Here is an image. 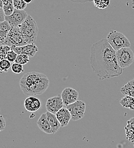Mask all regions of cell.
Masks as SVG:
<instances>
[{"label": "cell", "instance_id": "obj_1", "mask_svg": "<svg viewBox=\"0 0 134 148\" xmlns=\"http://www.w3.org/2000/svg\"><path fill=\"white\" fill-rule=\"evenodd\" d=\"M90 63L93 71L101 80L119 76L123 73V69L118 61L116 51L106 39H102L92 45Z\"/></svg>", "mask_w": 134, "mask_h": 148}, {"label": "cell", "instance_id": "obj_2", "mask_svg": "<svg viewBox=\"0 0 134 148\" xmlns=\"http://www.w3.org/2000/svg\"><path fill=\"white\" fill-rule=\"evenodd\" d=\"M19 87L23 93L27 96L41 95L48 88L50 81L45 74L30 72L24 74L19 82Z\"/></svg>", "mask_w": 134, "mask_h": 148}, {"label": "cell", "instance_id": "obj_3", "mask_svg": "<svg viewBox=\"0 0 134 148\" xmlns=\"http://www.w3.org/2000/svg\"><path fill=\"white\" fill-rule=\"evenodd\" d=\"M18 28L27 45L35 43L37 38L38 29L36 21L33 17L29 15L26 19L18 26Z\"/></svg>", "mask_w": 134, "mask_h": 148}, {"label": "cell", "instance_id": "obj_4", "mask_svg": "<svg viewBox=\"0 0 134 148\" xmlns=\"http://www.w3.org/2000/svg\"><path fill=\"white\" fill-rule=\"evenodd\" d=\"M106 39L115 51L131 47V43L129 39L123 33L116 30H111L107 36Z\"/></svg>", "mask_w": 134, "mask_h": 148}, {"label": "cell", "instance_id": "obj_5", "mask_svg": "<svg viewBox=\"0 0 134 148\" xmlns=\"http://www.w3.org/2000/svg\"><path fill=\"white\" fill-rule=\"evenodd\" d=\"M27 45L23 36L17 27H12L7 38L1 42V46L6 45L11 47H19Z\"/></svg>", "mask_w": 134, "mask_h": 148}, {"label": "cell", "instance_id": "obj_6", "mask_svg": "<svg viewBox=\"0 0 134 148\" xmlns=\"http://www.w3.org/2000/svg\"><path fill=\"white\" fill-rule=\"evenodd\" d=\"M116 56L119 64L123 69L129 67L134 62V52L130 47H124L116 51Z\"/></svg>", "mask_w": 134, "mask_h": 148}, {"label": "cell", "instance_id": "obj_7", "mask_svg": "<svg viewBox=\"0 0 134 148\" xmlns=\"http://www.w3.org/2000/svg\"><path fill=\"white\" fill-rule=\"evenodd\" d=\"M70 111L71 115V120L78 121L83 118L86 108L85 101L78 100L76 103L66 107Z\"/></svg>", "mask_w": 134, "mask_h": 148}, {"label": "cell", "instance_id": "obj_8", "mask_svg": "<svg viewBox=\"0 0 134 148\" xmlns=\"http://www.w3.org/2000/svg\"><path fill=\"white\" fill-rule=\"evenodd\" d=\"M29 15L25 10H19L16 9L13 13L10 16H6V21L12 27H17L21 25L28 17Z\"/></svg>", "mask_w": 134, "mask_h": 148}, {"label": "cell", "instance_id": "obj_9", "mask_svg": "<svg viewBox=\"0 0 134 148\" xmlns=\"http://www.w3.org/2000/svg\"><path fill=\"white\" fill-rule=\"evenodd\" d=\"M60 96L64 106L66 107L78 101L79 97V93L73 88L66 87L62 91Z\"/></svg>", "mask_w": 134, "mask_h": 148}, {"label": "cell", "instance_id": "obj_10", "mask_svg": "<svg viewBox=\"0 0 134 148\" xmlns=\"http://www.w3.org/2000/svg\"><path fill=\"white\" fill-rule=\"evenodd\" d=\"M63 102L61 96L58 95L48 99L46 103V108L47 112L56 114L58 111L63 108Z\"/></svg>", "mask_w": 134, "mask_h": 148}, {"label": "cell", "instance_id": "obj_11", "mask_svg": "<svg viewBox=\"0 0 134 148\" xmlns=\"http://www.w3.org/2000/svg\"><path fill=\"white\" fill-rule=\"evenodd\" d=\"M12 49L14 50L18 55L25 54L29 57H33L38 51V48L35 43L27 44L19 47H13Z\"/></svg>", "mask_w": 134, "mask_h": 148}, {"label": "cell", "instance_id": "obj_12", "mask_svg": "<svg viewBox=\"0 0 134 148\" xmlns=\"http://www.w3.org/2000/svg\"><path fill=\"white\" fill-rule=\"evenodd\" d=\"M24 106L26 111L34 112L38 111L42 107V103L38 98L34 96H29L25 99Z\"/></svg>", "mask_w": 134, "mask_h": 148}, {"label": "cell", "instance_id": "obj_13", "mask_svg": "<svg viewBox=\"0 0 134 148\" xmlns=\"http://www.w3.org/2000/svg\"><path fill=\"white\" fill-rule=\"evenodd\" d=\"M56 115L62 127H67L71 119V113L66 107L62 108L58 112Z\"/></svg>", "mask_w": 134, "mask_h": 148}, {"label": "cell", "instance_id": "obj_14", "mask_svg": "<svg viewBox=\"0 0 134 148\" xmlns=\"http://www.w3.org/2000/svg\"><path fill=\"white\" fill-rule=\"evenodd\" d=\"M37 125L38 127L40 130H41L42 132H45L46 134H54L52 129L50 125V124L49 123V121L47 118V114L46 112L42 113L37 122Z\"/></svg>", "mask_w": 134, "mask_h": 148}, {"label": "cell", "instance_id": "obj_15", "mask_svg": "<svg viewBox=\"0 0 134 148\" xmlns=\"http://www.w3.org/2000/svg\"><path fill=\"white\" fill-rule=\"evenodd\" d=\"M46 114H47V118L50 124V125L52 129L54 134H55L59 130L60 128L62 127L61 125L59 122L57 118V116L55 114L49 112H47Z\"/></svg>", "mask_w": 134, "mask_h": 148}, {"label": "cell", "instance_id": "obj_16", "mask_svg": "<svg viewBox=\"0 0 134 148\" xmlns=\"http://www.w3.org/2000/svg\"><path fill=\"white\" fill-rule=\"evenodd\" d=\"M125 130L127 139L134 144V117L127 121Z\"/></svg>", "mask_w": 134, "mask_h": 148}, {"label": "cell", "instance_id": "obj_17", "mask_svg": "<svg viewBox=\"0 0 134 148\" xmlns=\"http://www.w3.org/2000/svg\"><path fill=\"white\" fill-rule=\"evenodd\" d=\"M12 28V26L6 21L0 23V43L7 38Z\"/></svg>", "mask_w": 134, "mask_h": 148}, {"label": "cell", "instance_id": "obj_18", "mask_svg": "<svg viewBox=\"0 0 134 148\" xmlns=\"http://www.w3.org/2000/svg\"><path fill=\"white\" fill-rule=\"evenodd\" d=\"M120 92L124 96H130L134 97V78L120 88Z\"/></svg>", "mask_w": 134, "mask_h": 148}, {"label": "cell", "instance_id": "obj_19", "mask_svg": "<svg viewBox=\"0 0 134 148\" xmlns=\"http://www.w3.org/2000/svg\"><path fill=\"white\" fill-rule=\"evenodd\" d=\"M2 9L6 16H11L15 10L13 5V0H3Z\"/></svg>", "mask_w": 134, "mask_h": 148}, {"label": "cell", "instance_id": "obj_20", "mask_svg": "<svg viewBox=\"0 0 134 148\" xmlns=\"http://www.w3.org/2000/svg\"><path fill=\"white\" fill-rule=\"evenodd\" d=\"M120 104L125 108L134 110V97L130 96H124L120 101Z\"/></svg>", "mask_w": 134, "mask_h": 148}, {"label": "cell", "instance_id": "obj_21", "mask_svg": "<svg viewBox=\"0 0 134 148\" xmlns=\"http://www.w3.org/2000/svg\"><path fill=\"white\" fill-rule=\"evenodd\" d=\"M93 2L96 8L100 9H106L110 4V0H93Z\"/></svg>", "mask_w": 134, "mask_h": 148}, {"label": "cell", "instance_id": "obj_22", "mask_svg": "<svg viewBox=\"0 0 134 148\" xmlns=\"http://www.w3.org/2000/svg\"><path fill=\"white\" fill-rule=\"evenodd\" d=\"M12 67L11 62L8 59H3L0 62V70L1 73H6L8 70Z\"/></svg>", "mask_w": 134, "mask_h": 148}, {"label": "cell", "instance_id": "obj_23", "mask_svg": "<svg viewBox=\"0 0 134 148\" xmlns=\"http://www.w3.org/2000/svg\"><path fill=\"white\" fill-rule=\"evenodd\" d=\"M12 47L6 46V45H3L1 46L0 47V58L1 60L3 59H6L7 58V55L8 53L12 50Z\"/></svg>", "mask_w": 134, "mask_h": 148}, {"label": "cell", "instance_id": "obj_24", "mask_svg": "<svg viewBox=\"0 0 134 148\" xmlns=\"http://www.w3.org/2000/svg\"><path fill=\"white\" fill-rule=\"evenodd\" d=\"M30 57L28 56L25 54H19L17 56V58L15 61L16 63H19L22 65H25L27 63L30 62Z\"/></svg>", "mask_w": 134, "mask_h": 148}, {"label": "cell", "instance_id": "obj_25", "mask_svg": "<svg viewBox=\"0 0 134 148\" xmlns=\"http://www.w3.org/2000/svg\"><path fill=\"white\" fill-rule=\"evenodd\" d=\"M13 5L16 9L24 10L27 7V3L23 0H13Z\"/></svg>", "mask_w": 134, "mask_h": 148}, {"label": "cell", "instance_id": "obj_26", "mask_svg": "<svg viewBox=\"0 0 134 148\" xmlns=\"http://www.w3.org/2000/svg\"><path fill=\"white\" fill-rule=\"evenodd\" d=\"M12 71L14 74H21L24 71L23 66L22 64H20L19 63L14 62L13 64L12 65Z\"/></svg>", "mask_w": 134, "mask_h": 148}, {"label": "cell", "instance_id": "obj_27", "mask_svg": "<svg viewBox=\"0 0 134 148\" xmlns=\"http://www.w3.org/2000/svg\"><path fill=\"white\" fill-rule=\"evenodd\" d=\"M17 56H18V54L14 50H12L8 53V54L7 55L6 59H8L10 62H14L16 61V60L17 58Z\"/></svg>", "mask_w": 134, "mask_h": 148}, {"label": "cell", "instance_id": "obj_28", "mask_svg": "<svg viewBox=\"0 0 134 148\" xmlns=\"http://www.w3.org/2000/svg\"><path fill=\"white\" fill-rule=\"evenodd\" d=\"M6 128V121L2 115L0 116V130L2 131Z\"/></svg>", "mask_w": 134, "mask_h": 148}, {"label": "cell", "instance_id": "obj_29", "mask_svg": "<svg viewBox=\"0 0 134 148\" xmlns=\"http://www.w3.org/2000/svg\"><path fill=\"white\" fill-rule=\"evenodd\" d=\"M5 17H6V16L4 13L3 9L0 8V22H3L5 21Z\"/></svg>", "mask_w": 134, "mask_h": 148}, {"label": "cell", "instance_id": "obj_30", "mask_svg": "<svg viewBox=\"0 0 134 148\" xmlns=\"http://www.w3.org/2000/svg\"><path fill=\"white\" fill-rule=\"evenodd\" d=\"M69 1H71L73 2H75V3H84L86 2L93 1V0H69Z\"/></svg>", "mask_w": 134, "mask_h": 148}, {"label": "cell", "instance_id": "obj_31", "mask_svg": "<svg viewBox=\"0 0 134 148\" xmlns=\"http://www.w3.org/2000/svg\"><path fill=\"white\" fill-rule=\"evenodd\" d=\"M27 4H29V3H30L32 2H33V0H23Z\"/></svg>", "mask_w": 134, "mask_h": 148}, {"label": "cell", "instance_id": "obj_32", "mask_svg": "<svg viewBox=\"0 0 134 148\" xmlns=\"http://www.w3.org/2000/svg\"><path fill=\"white\" fill-rule=\"evenodd\" d=\"M3 6V0H0V8H2Z\"/></svg>", "mask_w": 134, "mask_h": 148}]
</instances>
